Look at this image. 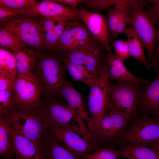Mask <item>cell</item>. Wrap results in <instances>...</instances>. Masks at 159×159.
I'll return each instance as SVG.
<instances>
[{
	"mask_svg": "<svg viewBox=\"0 0 159 159\" xmlns=\"http://www.w3.org/2000/svg\"><path fill=\"white\" fill-rule=\"evenodd\" d=\"M146 0H130L128 6L130 11L129 24L141 39L147 52L151 67L155 63V45L158 40L159 30L155 27L144 6Z\"/></svg>",
	"mask_w": 159,
	"mask_h": 159,
	"instance_id": "obj_1",
	"label": "cell"
},
{
	"mask_svg": "<svg viewBox=\"0 0 159 159\" xmlns=\"http://www.w3.org/2000/svg\"><path fill=\"white\" fill-rule=\"evenodd\" d=\"M107 67L102 65L98 71V77L90 87L87 97V104L93 125L91 132L93 135L98 128L101 121L109 111L110 89Z\"/></svg>",
	"mask_w": 159,
	"mask_h": 159,
	"instance_id": "obj_2",
	"label": "cell"
},
{
	"mask_svg": "<svg viewBox=\"0 0 159 159\" xmlns=\"http://www.w3.org/2000/svg\"><path fill=\"white\" fill-rule=\"evenodd\" d=\"M140 85L134 82L110 84L109 111L118 112L130 118L134 115L140 102Z\"/></svg>",
	"mask_w": 159,
	"mask_h": 159,
	"instance_id": "obj_3",
	"label": "cell"
},
{
	"mask_svg": "<svg viewBox=\"0 0 159 159\" xmlns=\"http://www.w3.org/2000/svg\"><path fill=\"white\" fill-rule=\"evenodd\" d=\"M44 121L47 126L52 125L69 129L96 140L86 127L83 119L66 105L55 104L49 106L46 111Z\"/></svg>",
	"mask_w": 159,
	"mask_h": 159,
	"instance_id": "obj_4",
	"label": "cell"
},
{
	"mask_svg": "<svg viewBox=\"0 0 159 159\" xmlns=\"http://www.w3.org/2000/svg\"><path fill=\"white\" fill-rule=\"evenodd\" d=\"M80 8L62 4L53 0L36 1L21 9L22 15L68 21L81 20Z\"/></svg>",
	"mask_w": 159,
	"mask_h": 159,
	"instance_id": "obj_5",
	"label": "cell"
},
{
	"mask_svg": "<svg viewBox=\"0 0 159 159\" xmlns=\"http://www.w3.org/2000/svg\"><path fill=\"white\" fill-rule=\"evenodd\" d=\"M40 80L32 72L17 75L13 85L15 100L20 107L29 109L37 106L42 90Z\"/></svg>",
	"mask_w": 159,
	"mask_h": 159,
	"instance_id": "obj_6",
	"label": "cell"
},
{
	"mask_svg": "<svg viewBox=\"0 0 159 159\" xmlns=\"http://www.w3.org/2000/svg\"><path fill=\"white\" fill-rule=\"evenodd\" d=\"M85 26L78 21H70L59 40L58 51L66 52L81 49H93L96 46Z\"/></svg>",
	"mask_w": 159,
	"mask_h": 159,
	"instance_id": "obj_7",
	"label": "cell"
},
{
	"mask_svg": "<svg viewBox=\"0 0 159 159\" xmlns=\"http://www.w3.org/2000/svg\"><path fill=\"white\" fill-rule=\"evenodd\" d=\"M1 27L26 46L38 48L44 45L38 22L29 19H16L4 23Z\"/></svg>",
	"mask_w": 159,
	"mask_h": 159,
	"instance_id": "obj_8",
	"label": "cell"
},
{
	"mask_svg": "<svg viewBox=\"0 0 159 159\" xmlns=\"http://www.w3.org/2000/svg\"><path fill=\"white\" fill-rule=\"evenodd\" d=\"M48 127L60 144L77 157L82 159L93 149L95 141L86 135L72 130L52 125Z\"/></svg>",
	"mask_w": 159,
	"mask_h": 159,
	"instance_id": "obj_9",
	"label": "cell"
},
{
	"mask_svg": "<svg viewBox=\"0 0 159 159\" xmlns=\"http://www.w3.org/2000/svg\"><path fill=\"white\" fill-rule=\"evenodd\" d=\"M159 141V122L148 116L135 121L125 133L121 140L123 144H145Z\"/></svg>",
	"mask_w": 159,
	"mask_h": 159,
	"instance_id": "obj_10",
	"label": "cell"
},
{
	"mask_svg": "<svg viewBox=\"0 0 159 159\" xmlns=\"http://www.w3.org/2000/svg\"><path fill=\"white\" fill-rule=\"evenodd\" d=\"M80 16L87 29L97 41L107 51L110 52L112 47L109 26L107 18L98 13L91 12L80 6Z\"/></svg>",
	"mask_w": 159,
	"mask_h": 159,
	"instance_id": "obj_11",
	"label": "cell"
},
{
	"mask_svg": "<svg viewBox=\"0 0 159 159\" xmlns=\"http://www.w3.org/2000/svg\"><path fill=\"white\" fill-rule=\"evenodd\" d=\"M130 118L121 113L109 111L102 119L99 127L93 135L96 140H112L122 131Z\"/></svg>",
	"mask_w": 159,
	"mask_h": 159,
	"instance_id": "obj_12",
	"label": "cell"
},
{
	"mask_svg": "<svg viewBox=\"0 0 159 159\" xmlns=\"http://www.w3.org/2000/svg\"><path fill=\"white\" fill-rule=\"evenodd\" d=\"M38 70L40 78L48 89L54 92L60 90L64 82V74L55 59L43 58L39 63Z\"/></svg>",
	"mask_w": 159,
	"mask_h": 159,
	"instance_id": "obj_13",
	"label": "cell"
},
{
	"mask_svg": "<svg viewBox=\"0 0 159 159\" xmlns=\"http://www.w3.org/2000/svg\"><path fill=\"white\" fill-rule=\"evenodd\" d=\"M11 120L12 126L18 132L40 144L44 124L40 119L30 114L20 113L14 115Z\"/></svg>",
	"mask_w": 159,
	"mask_h": 159,
	"instance_id": "obj_14",
	"label": "cell"
},
{
	"mask_svg": "<svg viewBox=\"0 0 159 159\" xmlns=\"http://www.w3.org/2000/svg\"><path fill=\"white\" fill-rule=\"evenodd\" d=\"M105 63L107 67L109 79L117 80L118 82H134L146 85L151 82L132 73L127 69L124 63L117 58L110 52L106 55Z\"/></svg>",
	"mask_w": 159,
	"mask_h": 159,
	"instance_id": "obj_15",
	"label": "cell"
},
{
	"mask_svg": "<svg viewBox=\"0 0 159 159\" xmlns=\"http://www.w3.org/2000/svg\"><path fill=\"white\" fill-rule=\"evenodd\" d=\"M12 148L18 159H40L42 152L40 144L18 132L11 127Z\"/></svg>",
	"mask_w": 159,
	"mask_h": 159,
	"instance_id": "obj_16",
	"label": "cell"
},
{
	"mask_svg": "<svg viewBox=\"0 0 159 159\" xmlns=\"http://www.w3.org/2000/svg\"><path fill=\"white\" fill-rule=\"evenodd\" d=\"M100 53L99 47L93 49H81L66 52L64 60L84 65L91 74L98 77L97 70Z\"/></svg>",
	"mask_w": 159,
	"mask_h": 159,
	"instance_id": "obj_17",
	"label": "cell"
},
{
	"mask_svg": "<svg viewBox=\"0 0 159 159\" xmlns=\"http://www.w3.org/2000/svg\"><path fill=\"white\" fill-rule=\"evenodd\" d=\"M60 90L67 102L66 105L86 122L91 132L92 123L82 96L70 84L64 81Z\"/></svg>",
	"mask_w": 159,
	"mask_h": 159,
	"instance_id": "obj_18",
	"label": "cell"
},
{
	"mask_svg": "<svg viewBox=\"0 0 159 159\" xmlns=\"http://www.w3.org/2000/svg\"><path fill=\"white\" fill-rule=\"evenodd\" d=\"M153 81L141 92L140 102L144 109L158 115L159 112V72Z\"/></svg>",
	"mask_w": 159,
	"mask_h": 159,
	"instance_id": "obj_19",
	"label": "cell"
},
{
	"mask_svg": "<svg viewBox=\"0 0 159 159\" xmlns=\"http://www.w3.org/2000/svg\"><path fill=\"white\" fill-rule=\"evenodd\" d=\"M119 156L129 159H159V153L145 144L127 143L119 150Z\"/></svg>",
	"mask_w": 159,
	"mask_h": 159,
	"instance_id": "obj_20",
	"label": "cell"
},
{
	"mask_svg": "<svg viewBox=\"0 0 159 159\" xmlns=\"http://www.w3.org/2000/svg\"><path fill=\"white\" fill-rule=\"evenodd\" d=\"M124 33L127 38V42L130 56L137 59L143 64L148 70L151 67L146 59L144 52L143 43L133 28L131 26L127 28Z\"/></svg>",
	"mask_w": 159,
	"mask_h": 159,
	"instance_id": "obj_21",
	"label": "cell"
},
{
	"mask_svg": "<svg viewBox=\"0 0 159 159\" xmlns=\"http://www.w3.org/2000/svg\"><path fill=\"white\" fill-rule=\"evenodd\" d=\"M13 53L15 59L17 75L31 72L35 61L34 51L26 47L21 50Z\"/></svg>",
	"mask_w": 159,
	"mask_h": 159,
	"instance_id": "obj_22",
	"label": "cell"
},
{
	"mask_svg": "<svg viewBox=\"0 0 159 159\" xmlns=\"http://www.w3.org/2000/svg\"><path fill=\"white\" fill-rule=\"evenodd\" d=\"M67 69L74 80L80 81L88 85L90 88L95 83L98 77L91 74L83 65L73 63L64 60Z\"/></svg>",
	"mask_w": 159,
	"mask_h": 159,
	"instance_id": "obj_23",
	"label": "cell"
},
{
	"mask_svg": "<svg viewBox=\"0 0 159 159\" xmlns=\"http://www.w3.org/2000/svg\"><path fill=\"white\" fill-rule=\"evenodd\" d=\"M130 0H122L115 5L114 8L107 10V12L110 32V41L113 39V37L118 22L123 9L128 7Z\"/></svg>",
	"mask_w": 159,
	"mask_h": 159,
	"instance_id": "obj_24",
	"label": "cell"
},
{
	"mask_svg": "<svg viewBox=\"0 0 159 159\" xmlns=\"http://www.w3.org/2000/svg\"><path fill=\"white\" fill-rule=\"evenodd\" d=\"M0 73L6 74L14 79L17 74L13 53L1 48L0 49Z\"/></svg>",
	"mask_w": 159,
	"mask_h": 159,
	"instance_id": "obj_25",
	"label": "cell"
},
{
	"mask_svg": "<svg viewBox=\"0 0 159 159\" xmlns=\"http://www.w3.org/2000/svg\"><path fill=\"white\" fill-rule=\"evenodd\" d=\"M11 126L9 120L1 118L0 121V154L1 155L6 154L12 147L11 132Z\"/></svg>",
	"mask_w": 159,
	"mask_h": 159,
	"instance_id": "obj_26",
	"label": "cell"
},
{
	"mask_svg": "<svg viewBox=\"0 0 159 159\" xmlns=\"http://www.w3.org/2000/svg\"><path fill=\"white\" fill-rule=\"evenodd\" d=\"M26 46L7 31L0 27V48L14 52L21 50L26 48Z\"/></svg>",
	"mask_w": 159,
	"mask_h": 159,
	"instance_id": "obj_27",
	"label": "cell"
},
{
	"mask_svg": "<svg viewBox=\"0 0 159 159\" xmlns=\"http://www.w3.org/2000/svg\"><path fill=\"white\" fill-rule=\"evenodd\" d=\"M120 0H82L81 3L87 10L92 12L105 10H109L113 5L115 6L121 1ZM85 9V10L86 9Z\"/></svg>",
	"mask_w": 159,
	"mask_h": 159,
	"instance_id": "obj_28",
	"label": "cell"
},
{
	"mask_svg": "<svg viewBox=\"0 0 159 159\" xmlns=\"http://www.w3.org/2000/svg\"><path fill=\"white\" fill-rule=\"evenodd\" d=\"M49 158V159H82L65 148L54 139L51 141Z\"/></svg>",
	"mask_w": 159,
	"mask_h": 159,
	"instance_id": "obj_29",
	"label": "cell"
},
{
	"mask_svg": "<svg viewBox=\"0 0 159 159\" xmlns=\"http://www.w3.org/2000/svg\"><path fill=\"white\" fill-rule=\"evenodd\" d=\"M119 154L118 150L110 148H102L86 154L82 159H117Z\"/></svg>",
	"mask_w": 159,
	"mask_h": 159,
	"instance_id": "obj_30",
	"label": "cell"
},
{
	"mask_svg": "<svg viewBox=\"0 0 159 159\" xmlns=\"http://www.w3.org/2000/svg\"><path fill=\"white\" fill-rule=\"evenodd\" d=\"M115 56L122 62L130 56L127 40H118L112 41Z\"/></svg>",
	"mask_w": 159,
	"mask_h": 159,
	"instance_id": "obj_31",
	"label": "cell"
},
{
	"mask_svg": "<svg viewBox=\"0 0 159 159\" xmlns=\"http://www.w3.org/2000/svg\"><path fill=\"white\" fill-rule=\"evenodd\" d=\"M35 1L34 0H0V7L21 10Z\"/></svg>",
	"mask_w": 159,
	"mask_h": 159,
	"instance_id": "obj_32",
	"label": "cell"
},
{
	"mask_svg": "<svg viewBox=\"0 0 159 159\" xmlns=\"http://www.w3.org/2000/svg\"><path fill=\"white\" fill-rule=\"evenodd\" d=\"M129 18L130 11L128 6L125 8L122 11L116 29L113 39L124 33L127 28L126 26L129 24Z\"/></svg>",
	"mask_w": 159,
	"mask_h": 159,
	"instance_id": "obj_33",
	"label": "cell"
},
{
	"mask_svg": "<svg viewBox=\"0 0 159 159\" xmlns=\"http://www.w3.org/2000/svg\"><path fill=\"white\" fill-rule=\"evenodd\" d=\"M147 4L154 3L152 6H148L146 8L147 12L154 24L159 25V0H146Z\"/></svg>",
	"mask_w": 159,
	"mask_h": 159,
	"instance_id": "obj_34",
	"label": "cell"
},
{
	"mask_svg": "<svg viewBox=\"0 0 159 159\" xmlns=\"http://www.w3.org/2000/svg\"><path fill=\"white\" fill-rule=\"evenodd\" d=\"M12 90L0 91V112L1 115L7 110L11 99Z\"/></svg>",
	"mask_w": 159,
	"mask_h": 159,
	"instance_id": "obj_35",
	"label": "cell"
},
{
	"mask_svg": "<svg viewBox=\"0 0 159 159\" xmlns=\"http://www.w3.org/2000/svg\"><path fill=\"white\" fill-rule=\"evenodd\" d=\"M57 20L44 18L38 22L41 32L43 36L54 29Z\"/></svg>",
	"mask_w": 159,
	"mask_h": 159,
	"instance_id": "obj_36",
	"label": "cell"
},
{
	"mask_svg": "<svg viewBox=\"0 0 159 159\" xmlns=\"http://www.w3.org/2000/svg\"><path fill=\"white\" fill-rule=\"evenodd\" d=\"M21 15H22L21 10L0 7V21H6L11 17Z\"/></svg>",
	"mask_w": 159,
	"mask_h": 159,
	"instance_id": "obj_37",
	"label": "cell"
},
{
	"mask_svg": "<svg viewBox=\"0 0 159 159\" xmlns=\"http://www.w3.org/2000/svg\"><path fill=\"white\" fill-rule=\"evenodd\" d=\"M14 79L9 76L0 73V91L12 90Z\"/></svg>",
	"mask_w": 159,
	"mask_h": 159,
	"instance_id": "obj_38",
	"label": "cell"
},
{
	"mask_svg": "<svg viewBox=\"0 0 159 159\" xmlns=\"http://www.w3.org/2000/svg\"><path fill=\"white\" fill-rule=\"evenodd\" d=\"M54 1L64 5L76 7L81 3L82 0H53Z\"/></svg>",
	"mask_w": 159,
	"mask_h": 159,
	"instance_id": "obj_39",
	"label": "cell"
},
{
	"mask_svg": "<svg viewBox=\"0 0 159 159\" xmlns=\"http://www.w3.org/2000/svg\"><path fill=\"white\" fill-rule=\"evenodd\" d=\"M158 45L157 49L156 52L155 53V72L157 73L159 72V32L158 36Z\"/></svg>",
	"mask_w": 159,
	"mask_h": 159,
	"instance_id": "obj_40",
	"label": "cell"
},
{
	"mask_svg": "<svg viewBox=\"0 0 159 159\" xmlns=\"http://www.w3.org/2000/svg\"><path fill=\"white\" fill-rule=\"evenodd\" d=\"M152 144L153 146L151 148L159 153V141Z\"/></svg>",
	"mask_w": 159,
	"mask_h": 159,
	"instance_id": "obj_41",
	"label": "cell"
},
{
	"mask_svg": "<svg viewBox=\"0 0 159 159\" xmlns=\"http://www.w3.org/2000/svg\"><path fill=\"white\" fill-rule=\"evenodd\" d=\"M157 116H158V117L159 118V113H158V115Z\"/></svg>",
	"mask_w": 159,
	"mask_h": 159,
	"instance_id": "obj_42",
	"label": "cell"
}]
</instances>
